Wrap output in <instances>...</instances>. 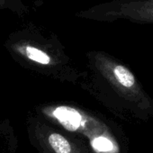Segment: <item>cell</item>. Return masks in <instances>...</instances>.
<instances>
[{
	"label": "cell",
	"instance_id": "4",
	"mask_svg": "<svg viewBox=\"0 0 153 153\" xmlns=\"http://www.w3.org/2000/svg\"><path fill=\"white\" fill-rule=\"evenodd\" d=\"M75 16L97 22L126 20L134 24H153V0H111L76 12Z\"/></svg>",
	"mask_w": 153,
	"mask_h": 153
},
{
	"label": "cell",
	"instance_id": "1",
	"mask_svg": "<svg viewBox=\"0 0 153 153\" xmlns=\"http://www.w3.org/2000/svg\"><path fill=\"white\" fill-rule=\"evenodd\" d=\"M86 58L79 84L83 90L122 120H153V99L125 64L103 51H90Z\"/></svg>",
	"mask_w": 153,
	"mask_h": 153
},
{
	"label": "cell",
	"instance_id": "6",
	"mask_svg": "<svg viewBox=\"0 0 153 153\" xmlns=\"http://www.w3.org/2000/svg\"><path fill=\"white\" fill-rule=\"evenodd\" d=\"M0 10H8L20 17L29 14V7L22 0H0Z\"/></svg>",
	"mask_w": 153,
	"mask_h": 153
},
{
	"label": "cell",
	"instance_id": "3",
	"mask_svg": "<svg viewBox=\"0 0 153 153\" xmlns=\"http://www.w3.org/2000/svg\"><path fill=\"white\" fill-rule=\"evenodd\" d=\"M36 114L87 143L95 153H127L128 139L123 130L103 115L81 106L47 103L35 109Z\"/></svg>",
	"mask_w": 153,
	"mask_h": 153
},
{
	"label": "cell",
	"instance_id": "5",
	"mask_svg": "<svg viewBox=\"0 0 153 153\" xmlns=\"http://www.w3.org/2000/svg\"><path fill=\"white\" fill-rule=\"evenodd\" d=\"M32 145L50 153H95L83 140L56 128L40 116L30 115L26 122Z\"/></svg>",
	"mask_w": 153,
	"mask_h": 153
},
{
	"label": "cell",
	"instance_id": "2",
	"mask_svg": "<svg viewBox=\"0 0 153 153\" xmlns=\"http://www.w3.org/2000/svg\"><path fill=\"white\" fill-rule=\"evenodd\" d=\"M4 46L12 59L25 68L54 80L79 85L83 76L57 34L27 23L12 32Z\"/></svg>",
	"mask_w": 153,
	"mask_h": 153
},
{
	"label": "cell",
	"instance_id": "7",
	"mask_svg": "<svg viewBox=\"0 0 153 153\" xmlns=\"http://www.w3.org/2000/svg\"><path fill=\"white\" fill-rule=\"evenodd\" d=\"M37 151H38V153H50L49 151H47V150H45V149H37Z\"/></svg>",
	"mask_w": 153,
	"mask_h": 153
}]
</instances>
